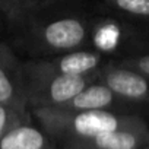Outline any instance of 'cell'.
I'll return each mask as SVG.
<instances>
[{
  "label": "cell",
  "mask_w": 149,
  "mask_h": 149,
  "mask_svg": "<svg viewBox=\"0 0 149 149\" xmlns=\"http://www.w3.org/2000/svg\"><path fill=\"white\" fill-rule=\"evenodd\" d=\"M34 116L50 136L69 142L86 139L114 130H146L143 121L133 116H121L108 110L67 111L54 107L32 108Z\"/></svg>",
  "instance_id": "cell-1"
},
{
  "label": "cell",
  "mask_w": 149,
  "mask_h": 149,
  "mask_svg": "<svg viewBox=\"0 0 149 149\" xmlns=\"http://www.w3.org/2000/svg\"><path fill=\"white\" fill-rule=\"evenodd\" d=\"M91 24L92 21L78 13L57 15L31 25L25 35H21V47L41 57L85 48L89 44Z\"/></svg>",
  "instance_id": "cell-2"
},
{
  "label": "cell",
  "mask_w": 149,
  "mask_h": 149,
  "mask_svg": "<svg viewBox=\"0 0 149 149\" xmlns=\"http://www.w3.org/2000/svg\"><path fill=\"white\" fill-rule=\"evenodd\" d=\"M25 94L31 108L58 107L73 98L89 84L98 81V72L89 74H61L45 69L40 60L24 63Z\"/></svg>",
  "instance_id": "cell-3"
},
{
  "label": "cell",
  "mask_w": 149,
  "mask_h": 149,
  "mask_svg": "<svg viewBox=\"0 0 149 149\" xmlns=\"http://www.w3.org/2000/svg\"><path fill=\"white\" fill-rule=\"evenodd\" d=\"M0 104L28 108L24 63L6 42H0Z\"/></svg>",
  "instance_id": "cell-4"
},
{
  "label": "cell",
  "mask_w": 149,
  "mask_h": 149,
  "mask_svg": "<svg viewBox=\"0 0 149 149\" xmlns=\"http://www.w3.org/2000/svg\"><path fill=\"white\" fill-rule=\"evenodd\" d=\"M98 81L105 84L118 98L130 101H149V78L145 74L110 63L98 70Z\"/></svg>",
  "instance_id": "cell-5"
},
{
  "label": "cell",
  "mask_w": 149,
  "mask_h": 149,
  "mask_svg": "<svg viewBox=\"0 0 149 149\" xmlns=\"http://www.w3.org/2000/svg\"><path fill=\"white\" fill-rule=\"evenodd\" d=\"M104 54L97 50L78 48L53 56V58H40V63L56 73L61 74H89L102 67Z\"/></svg>",
  "instance_id": "cell-6"
},
{
  "label": "cell",
  "mask_w": 149,
  "mask_h": 149,
  "mask_svg": "<svg viewBox=\"0 0 149 149\" xmlns=\"http://www.w3.org/2000/svg\"><path fill=\"white\" fill-rule=\"evenodd\" d=\"M145 134L146 130H114L86 139L64 142V149H137Z\"/></svg>",
  "instance_id": "cell-7"
},
{
  "label": "cell",
  "mask_w": 149,
  "mask_h": 149,
  "mask_svg": "<svg viewBox=\"0 0 149 149\" xmlns=\"http://www.w3.org/2000/svg\"><path fill=\"white\" fill-rule=\"evenodd\" d=\"M118 97L102 82L95 81L85 86L73 98L64 104L54 107L67 111H85V110H108L117 102Z\"/></svg>",
  "instance_id": "cell-8"
},
{
  "label": "cell",
  "mask_w": 149,
  "mask_h": 149,
  "mask_svg": "<svg viewBox=\"0 0 149 149\" xmlns=\"http://www.w3.org/2000/svg\"><path fill=\"white\" fill-rule=\"evenodd\" d=\"M0 149H53L44 130L22 123L0 139Z\"/></svg>",
  "instance_id": "cell-9"
},
{
  "label": "cell",
  "mask_w": 149,
  "mask_h": 149,
  "mask_svg": "<svg viewBox=\"0 0 149 149\" xmlns=\"http://www.w3.org/2000/svg\"><path fill=\"white\" fill-rule=\"evenodd\" d=\"M123 32L118 24L113 21H98L91 24L89 44H94V50L107 54L120 47Z\"/></svg>",
  "instance_id": "cell-10"
},
{
  "label": "cell",
  "mask_w": 149,
  "mask_h": 149,
  "mask_svg": "<svg viewBox=\"0 0 149 149\" xmlns=\"http://www.w3.org/2000/svg\"><path fill=\"white\" fill-rule=\"evenodd\" d=\"M104 2L114 12L133 18H149V0H104Z\"/></svg>",
  "instance_id": "cell-11"
},
{
  "label": "cell",
  "mask_w": 149,
  "mask_h": 149,
  "mask_svg": "<svg viewBox=\"0 0 149 149\" xmlns=\"http://www.w3.org/2000/svg\"><path fill=\"white\" fill-rule=\"evenodd\" d=\"M25 120H26V110L0 104V139L13 127L25 123Z\"/></svg>",
  "instance_id": "cell-12"
},
{
  "label": "cell",
  "mask_w": 149,
  "mask_h": 149,
  "mask_svg": "<svg viewBox=\"0 0 149 149\" xmlns=\"http://www.w3.org/2000/svg\"><path fill=\"white\" fill-rule=\"evenodd\" d=\"M56 2H58V0H21L19 2V18H18V21L25 15L37 13L40 10H44L45 8L54 5Z\"/></svg>",
  "instance_id": "cell-13"
},
{
  "label": "cell",
  "mask_w": 149,
  "mask_h": 149,
  "mask_svg": "<svg viewBox=\"0 0 149 149\" xmlns=\"http://www.w3.org/2000/svg\"><path fill=\"white\" fill-rule=\"evenodd\" d=\"M117 64L133 69V70L145 74L146 78H149V54H143V56H137V57H129V58L121 60Z\"/></svg>",
  "instance_id": "cell-14"
},
{
  "label": "cell",
  "mask_w": 149,
  "mask_h": 149,
  "mask_svg": "<svg viewBox=\"0 0 149 149\" xmlns=\"http://www.w3.org/2000/svg\"><path fill=\"white\" fill-rule=\"evenodd\" d=\"M19 2L21 0H0V13L10 24H15L19 18Z\"/></svg>",
  "instance_id": "cell-15"
}]
</instances>
